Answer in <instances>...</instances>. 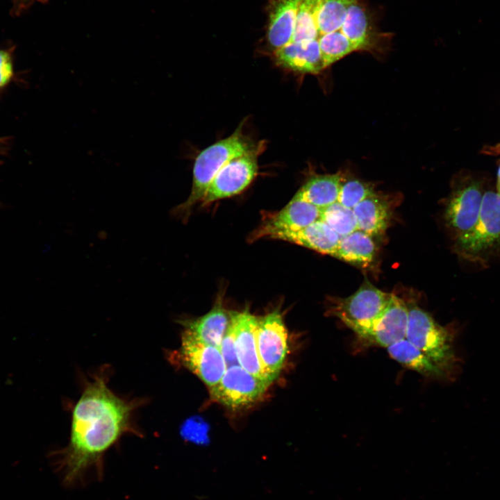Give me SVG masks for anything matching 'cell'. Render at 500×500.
<instances>
[{"label": "cell", "instance_id": "27", "mask_svg": "<svg viewBox=\"0 0 500 500\" xmlns=\"http://www.w3.org/2000/svg\"><path fill=\"white\" fill-rule=\"evenodd\" d=\"M371 184L357 178H349L342 181L338 201L342 206L353 208L365 199L375 194Z\"/></svg>", "mask_w": 500, "mask_h": 500}, {"label": "cell", "instance_id": "9", "mask_svg": "<svg viewBox=\"0 0 500 500\" xmlns=\"http://www.w3.org/2000/svg\"><path fill=\"white\" fill-rule=\"evenodd\" d=\"M256 340L261 363L273 382L280 374L288 353V331L278 309L258 318Z\"/></svg>", "mask_w": 500, "mask_h": 500}, {"label": "cell", "instance_id": "21", "mask_svg": "<svg viewBox=\"0 0 500 500\" xmlns=\"http://www.w3.org/2000/svg\"><path fill=\"white\" fill-rule=\"evenodd\" d=\"M376 247L373 238L356 230L341 238L334 257L351 264L366 267L372 262Z\"/></svg>", "mask_w": 500, "mask_h": 500}, {"label": "cell", "instance_id": "28", "mask_svg": "<svg viewBox=\"0 0 500 500\" xmlns=\"http://www.w3.org/2000/svg\"><path fill=\"white\" fill-rule=\"evenodd\" d=\"M230 322L220 345V351L226 368L239 365L236 353V319L235 311L230 312Z\"/></svg>", "mask_w": 500, "mask_h": 500}, {"label": "cell", "instance_id": "23", "mask_svg": "<svg viewBox=\"0 0 500 500\" xmlns=\"http://www.w3.org/2000/svg\"><path fill=\"white\" fill-rule=\"evenodd\" d=\"M321 2L322 0L299 1L291 42L318 40L317 16Z\"/></svg>", "mask_w": 500, "mask_h": 500}, {"label": "cell", "instance_id": "3", "mask_svg": "<svg viewBox=\"0 0 500 500\" xmlns=\"http://www.w3.org/2000/svg\"><path fill=\"white\" fill-rule=\"evenodd\" d=\"M453 250L462 259L488 267L500 254V195L485 191L478 220L454 240Z\"/></svg>", "mask_w": 500, "mask_h": 500}, {"label": "cell", "instance_id": "5", "mask_svg": "<svg viewBox=\"0 0 500 500\" xmlns=\"http://www.w3.org/2000/svg\"><path fill=\"white\" fill-rule=\"evenodd\" d=\"M392 294L385 292L365 281L353 294L333 298L328 315L341 320L358 337L367 332L389 303Z\"/></svg>", "mask_w": 500, "mask_h": 500}, {"label": "cell", "instance_id": "17", "mask_svg": "<svg viewBox=\"0 0 500 500\" xmlns=\"http://www.w3.org/2000/svg\"><path fill=\"white\" fill-rule=\"evenodd\" d=\"M341 237L320 219L308 226L278 238L323 254L332 256L338 249Z\"/></svg>", "mask_w": 500, "mask_h": 500}, {"label": "cell", "instance_id": "2", "mask_svg": "<svg viewBox=\"0 0 500 500\" xmlns=\"http://www.w3.org/2000/svg\"><path fill=\"white\" fill-rule=\"evenodd\" d=\"M251 147L240 125L228 138L203 149L194 163L191 192L185 202L174 208L173 215L183 221L188 219L194 206L203 199L210 184L219 170L228 161L243 154Z\"/></svg>", "mask_w": 500, "mask_h": 500}, {"label": "cell", "instance_id": "12", "mask_svg": "<svg viewBox=\"0 0 500 500\" xmlns=\"http://www.w3.org/2000/svg\"><path fill=\"white\" fill-rule=\"evenodd\" d=\"M408 324V308L400 298H392L371 328L358 337L366 346L388 348L406 339Z\"/></svg>", "mask_w": 500, "mask_h": 500}, {"label": "cell", "instance_id": "29", "mask_svg": "<svg viewBox=\"0 0 500 500\" xmlns=\"http://www.w3.org/2000/svg\"><path fill=\"white\" fill-rule=\"evenodd\" d=\"M13 75L12 62L10 53L0 50V89L6 86Z\"/></svg>", "mask_w": 500, "mask_h": 500}, {"label": "cell", "instance_id": "15", "mask_svg": "<svg viewBox=\"0 0 500 500\" xmlns=\"http://www.w3.org/2000/svg\"><path fill=\"white\" fill-rule=\"evenodd\" d=\"M230 312L224 307L222 298H218L212 308L199 317L181 322L185 331L210 346L220 345L230 322Z\"/></svg>", "mask_w": 500, "mask_h": 500}, {"label": "cell", "instance_id": "1", "mask_svg": "<svg viewBox=\"0 0 500 500\" xmlns=\"http://www.w3.org/2000/svg\"><path fill=\"white\" fill-rule=\"evenodd\" d=\"M133 405L115 395L105 378L97 376L85 386L72 412L71 437L61 451L57 469L67 485L102 474V457L131 428Z\"/></svg>", "mask_w": 500, "mask_h": 500}, {"label": "cell", "instance_id": "30", "mask_svg": "<svg viewBox=\"0 0 500 500\" xmlns=\"http://www.w3.org/2000/svg\"><path fill=\"white\" fill-rule=\"evenodd\" d=\"M497 193L500 195V165L497 171Z\"/></svg>", "mask_w": 500, "mask_h": 500}, {"label": "cell", "instance_id": "18", "mask_svg": "<svg viewBox=\"0 0 500 500\" xmlns=\"http://www.w3.org/2000/svg\"><path fill=\"white\" fill-rule=\"evenodd\" d=\"M358 229L372 238L384 234L391 217L389 202L376 194L372 195L353 208Z\"/></svg>", "mask_w": 500, "mask_h": 500}, {"label": "cell", "instance_id": "13", "mask_svg": "<svg viewBox=\"0 0 500 500\" xmlns=\"http://www.w3.org/2000/svg\"><path fill=\"white\" fill-rule=\"evenodd\" d=\"M236 353L239 365L256 377L270 383L261 363L257 347L256 328L258 318L249 310L235 312Z\"/></svg>", "mask_w": 500, "mask_h": 500}, {"label": "cell", "instance_id": "14", "mask_svg": "<svg viewBox=\"0 0 500 500\" xmlns=\"http://www.w3.org/2000/svg\"><path fill=\"white\" fill-rule=\"evenodd\" d=\"M276 62L286 69L304 74H317L325 67L318 40L291 42L274 50Z\"/></svg>", "mask_w": 500, "mask_h": 500}, {"label": "cell", "instance_id": "10", "mask_svg": "<svg viewBox=\"0 0 500 500\" xmlns=\"http://www.w3.org/2000/svg\"><path fill=\"white\" fill-rule=\"evenodd\" d=\"M176 357L181 365L195 374L209 389L222 378L226 366L220 349L183 331Z\"/></svg>", "mask_w": 500, "mask_h": 500}, {"label": "cell", "instance_id": "8", "mask_svg": "<svg viewBox=\"0 0 500 500\" xmlns=\"http://www.w3.org/2000/svg\"><path fill=\"white\" fill-rule=\"evenodd\" d=\"M271 383L251 374L240 365L226 368L219 382L210 389L212 400L231 410L254 403Z\"/></svg>", "mask_w": 500, "mask_h": 500}, {"label": "cell", "instance_id": "20", "mask_svg": "<svg viewBox=\"0 0 500 500\" xmlns=\"http://www.w3.org/2000/svg\"><path fill=\"white\" fill-rule=\"evenodd\" d=\"M342 181L343 178L339 173L315 175L310 178L293 197L323 208L338 201Z\"/></svg>", "mask_w": 500, "mask_h": 500}, {"label": "cell", "instance_id": "4", "mask_svg": "<svg viewBox=\"0 0 500 500\" xmlns=\"http://www.w3.org/2000/svg\"><path fill=\"white\" fill-rule=\"evenodd\" d=\"M406 339L421 350L449 376L456 377L460 360L454 347V332L440 325L417 305L410 304Z\"/></svg>", "mask_w": 500, "mask_h": 500}, {"label": "cell", "instance_id": "31", "mask_svg": "<svg viewBox=\"0 0 500 500\" xmlns=\"http://www.w3.org/2000/svg\"><path fill=\"white\" fill-rule=\"evenodd\" d=\"M490 151H493L494 153H500V144H498L497 145H496Z\"/></svg>", "mask_w": 500, "mask_h": 500}, {"label": "cell", "instance_id": "19", "mask_svg": "<svg viewBox=\"0 0 500 500\" xmlns=\"http://www.w3.org/2000/svg\"><path fill=\"white\" fill-rule=\"evenodd\" d=\"M390 356L403 366L428 378L451 380L432 359L406 339L386 348Z\"/></svg>", "mask_w": 500, "mask_h": 500}, {"label": "cell", "instance_id": "26", "mask_svg": "<svg viewBox=\"0 0 500 500\" xmlns=\"http://www.w3.org/2000/svg\"><path fill=\"white\" fill-rule=\"evenodd\" d=\"M320 219L327 224L341 238L358 230L357 222L352 208L336 201L320 208Z\"/></svg>", "mask_w": 500, "mask_h": 500}, {"label": "cell", "instance_id": "24", "mask_svg": "<svg viewBox=\"0 0 500 500\" xmlns=\"http://www.w3.org/2000/svg\"><path fill=\"white\" fill-rule=\"evenodd\" d=\"M356 0H322L317 16L319 35L340 31L349 6Z\"/></svg>", "mask_w": 500, "mask_h": 500}, {"label": "cell", "instance_id": "22", "mask_svg": "<svg viewBox=\"0 0 500 500\" xmlns=\"http://www.w3.org/2000/svg\"><path fill=\"white\" fill-rule=\"evenodd\" d=\"M340 31L356 46L357 50L372 49L374 34L367 12L359 0L349 6Z\"/></svg>", "mask_w": 500, "mask_h": 500}, {"label": "cell", "instance_id": "7", "mask_svg": "<svg viewBox=\"0 0 500 500\" xmlns=\"http://www.w3.org/2000/svg\"><path fill=\"white\" fill-rule=\"evenodd\" d=\"M485 192L482 183L465 178L453 188L447 201L444 220L453 240L468 232L478 219Z\"/></svg>", "mask_w": 500, "mask_h": 500}, {"label": "cell", "instance_id": "6", "mask_svg": "<svg viewBox=\"0 0 500 500\" xmlns=\"http://www.w3.org/2000/svg\"><path fill=\"white\" fill-rule=\"evenodd\" d=\"M262 145L252 146L243 154L228 161L212 181L201 205L206 206L243 192L258 174V158Z\"/></svg>", "mask_w": 500, "mask_h": 500}, {"label": "cell", "instance_id": "16", "mask_svg": "<svg viewBox=\"0 0 500 500\" xmlns=\"http://www.w3.org/2000/svg\"><path fill=\"white\" fill-rule=\"evenodd\" d=\"M299 1L272 0L267 36L274 50L291 42Z\"/></svg>", "mask_w": 500, "mask_h": 500}, {"label": "cell", "instance_id": "11", "mask_svg": "<svg viewBox=\"0 0 500 500\" xmlns=\"http://www.w3.org/2000/svg\"><path fill=\"white\" fill-rule=\"evenodd\" d=\"M320 208L293 197L279 211L267 216L251 233L249 240L278 238L283 234L301 230L320 219Z\"/></svg>", "mask_w": 500, "mask_h": 500}, {"label": "cell", "instance_id": "25", "mask_svg": "<svg viewBox=\"0 0 500 500\" xmlns=\"http://www.w3.org/2000/svg\"><path fill=\"white\" fill-rule=\"evenodd\" d=\"M318 42L325 68L357 51L356 46L340 30L320 35Z\"/></svg>", "mask_w": 500, "mask_h": 500}]
</instances>
